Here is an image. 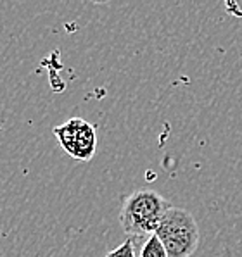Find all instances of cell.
<instances>
[{"mask_svg":"<svg viewBox=\"0 0 242 257\" xmlns=\"http://www.w3.org/2000/svg\"><path fill=\"white\" fill-rule=\"evenodd\" d=\"M170 207L173 205L161 193L154 190H137L123 200L120 224L132 238L152 236Z\"/></svg>","mask_w":242,"mask_h":257,"instance_id":"obj_1","label":"cell"},{"mask_svg":"<svg viewBox=\"0 0 242 257\" xmlns=\"http://www.w3.org/2000/svg\"><path fill=\"white\" fill-rule=\"evenodd\" d=\"M106 257H137L135 255V245L132 240H125L121 245L113 248Z\"/></svg>","mask_w":242,"mask_h":257,"instance_id":"obj_5","label":"cell"},{"mask_svg":"<svg viewBox=\"0 0 242 257\" xmlns=\"http://www.w3.org/2000/svg\"><path fill=\"white\" fill-rule=\"evenodd\" d=\"M154 235L165 247L168 257H190L199 245L197 221L182 207H170Z\"/></svg>","mask_w":242,"mask_h":257,"instance_id":"obj_2","label":"cell"},{"mask_svg":"<svg viewBox=\"0 0 242 257\" xmlns=\"http://www.w3.org/2000/svg\"><path fill=\"white\" fill-rule=\"evenodd\" d=\"M138 257H168V254H166L165 247H163L161 242L157 240V236L152 235V236H149L147 242L144 243Z\"/></svg>","mask_w":242,"mask_h":257,"instance_id":"obj_4","label":"cell"},{"mask_svg":"<svg viewBox=\"0 0 242 257\" xmlns=\"http://www.w3.org/2000/svg\"><path fill=\"white\" fill-rule=\"evenodd\" d=\"M55 138L59 140L61 147L69 154L73 159L78 161H90L97 150V132L94 124L82 117L62 122L52 130Z\"/></svg>","mask_w":242,"mask_h":257,"instance_id":"obj_3","label":"cell"}]
</instances>
